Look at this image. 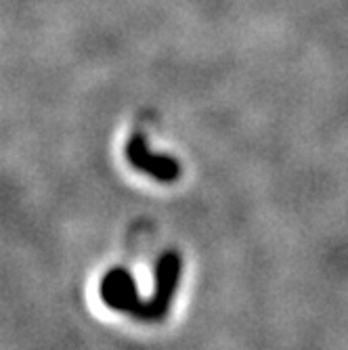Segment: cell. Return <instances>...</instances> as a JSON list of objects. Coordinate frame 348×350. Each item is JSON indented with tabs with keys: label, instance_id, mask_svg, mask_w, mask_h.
Instances as JSON below:
<instances>
[{
	"label": "cell",
	"instance_id": "1",
	"mask_svg": "<svg viewBox=\"0 0 348 350\" xmlns=\"http://www.w3.org/2000/svg\"><path fill=\"white\" fill-rule=\"evenodd\" d=\"M129 157L137 168H141L143 172L151 174L157 180H174L178 176V166L172 160H168V157H155V155L147 153L139 139L133 141V145L129 149Z\"/></svg>",
	"mask_w": 348,
	"mask_h": 350
}]
</instances>
